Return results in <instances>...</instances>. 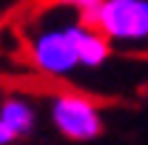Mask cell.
Wrapping results in <instances>:
<instances>
[{
  "label": "cell",
  "mask_w": 148,
  "mask_h": 145,
  "mask_svg": "<svg viewBox=\"0 0 148 145\" xmlns=\"http://www.w3.org/2000/svg\"><path fill=\"white\" fill-rule=\"evenodd\" d=\"M88 26L108 37L111 43H145L148 40V0H103Z\"/></svg>",
  "instance_id": "6da1fadb"
},
{
  "label": "cell",
  "mask_w": 148,
  "mask_h": 145,
  "mask_svg": "<svg viewBox=\"0 0 148 145\" xmlns=\"http://www.w3.org/2000/svg\"><path fill=\"white\" fill-rule=\"evenodd\" d=\"M32 63L43 74L51 77H66L74 68H80V54H77V23L46 29L32 40Z\"/></svg>",
  "instance_id": "7a4b0ae2"
},
{
  "label": "cell",
  "mask_w": 148,
  "mask_h": 145,
  "mask_svg": "<svg viewBox=\"0 0 148 145\" xmlns=\"http://www.w3.org/2000/svg\"><path fill=\"white\" fill-rule=\"evenodd\" d=\"M51 122L74 142H88L103 134V114L83 94H57L51 100Z\"/></svg>",
  "instance_id": "3957f363"
},
{
  "label": "cell",
  "mask_w": 148,
  "mask_h": 145,
  "mask_svg": "<svg viewBox=\"0 0 148 145\" xmlns=\"http://www.w3.org/2000/svg\"><path fill=\"white\" fill-rule=\"evenodd\" d=\"M77 54L83 68H100L111 57V40L88 23H77Z\"/></svg>",
  "instance_id": "277c9868"
},
{
  "label": "cell",
  "mask_w": 148,
  "mask_h": 145,
  "mask_svg": "<svg viewBox=\"0 0 148 145\" xmlns=\"http://www.w3.org/2000/svg\"><path fill=\"white\" fill-rule=\"evenodd\" d=\"M0 120L12 128V131L17 134V140H20V137H26V134L34 131L37 114H34V108H32V103H26L23 97H9V100H3V105H0Z\"/></svg>",
  "instance_id": "5b68a950"
},
{
  "label": "cell",
  "mask_w": 148,
  "mask_h": 145,
  "mask_svg": "<svg viewBox=\"0 0 148 145\" xmlns=\"http://www.w3.org/2000/svg\"><path fill=\"white\" fill-rule=\"evenodd\" d=\"M63 6H71V9H77L80 12V17H83V23H88L91 20V14L97 12V6L103 3V0H60Z\"/></svg>",
  "instance_id": "8992f818"
},
{
  "label": "cell",
  "mask_w": 148,
  "mask_h": 145,
  "mask_svg": "<svg viewBox=\"0 0 148 145\" xmlns=\"http://www.w3.org/2000/svg\"><path fill=\"white\" fill-rule=\"evenodd\" d=\"M14 140H17V134H14L12 128H9L3 120H0V145H12Z\"/></svg>",
  "instance_id": "52a82bcc"
}]
</instances>
